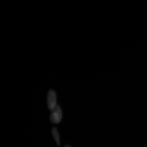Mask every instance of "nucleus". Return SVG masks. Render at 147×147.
Segmentation results:
<instances>
[{
  "mask_svg": "<svg viewBox=\"0 0 147 147\" xmlns=\"http://www.w3.org/2000/svg\"><path fill=\"white\" fill-rule=\"evenodd\" d=\"M64 147H71V146L69 145H66V146H64Z\"/></svg>",
  "mask_w": 147,
  "mask_h": 147,
  "instance_id": "obj_4",
  "label": "nucleus"
},
{
  "mask_svg": "<svg viewBox=\"0 0 147 147\" xmlns=\"http://www.w3.org/2000/svg\"><path fill=\"white\" fill-rule=\"evenodd\" d=\"M47 105L49 109L52 110L57 105V96L56 92L51 90L47 93Z\"/></svg>",
  "mask_w": 147,
  "mask_h": 147,
  "instance_id": "obj_2",
  "label": "nucleus"
},
{
  "mask_svg": "<svg viewBox=\"0 0 147 147\" xmlns=\"http://www.w3.org/2000/svg\"><path fill=\"white\" fill-rule=\"evenodd\" d=\"M50 115V119L53 123L58 124L62 120V113L61 108L57 105L52 110Z\"/></svg>",
  "mask_w": 147,
  "mask_h": 147,
  "instance_id": "obj_1",
  "label": "nucleus"
},
{
  "mask_svg": "<svg viewBox=\"0 0 147 147\" xmlns=\"http://www.w3.org/2000/svg\"><path fill=\"white\" fill-rule=\"evenodd\" d=\"M51 132L53 138L56 142L57 145L58 146H60V142L59 134L57 129L56 127H53L51 130Z\"/></svg>",
  "mask_w": 147,
  "mask_h": 147,
  "instance_id": "obj_3",
  "label": "nucleus"
}]
</instances>
